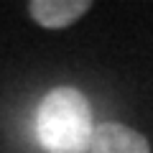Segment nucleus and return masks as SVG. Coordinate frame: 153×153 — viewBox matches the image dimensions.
<instances>
[{
    "label": "nucleus",
    "mask_w": 153,
    "mask_h": 153,
    "mask_svg": "<svg viewBox=\"0 0 153 153\" xmlns=\"http://www.w3.org/2000/svg\"><path fill=\"white\" fill-rule=\"evenodd\" d=\"M89 153H151L146 135L123 123H102L94 128Z\"/></svg>",
    "instance_id": "2"
},
{
    "label": "nucleus",
    "mask_w": 153,
    "mask_h": 153,
    "mask_svg": "<svg viewBox=\"0 0 153 153\" xmlns=\"http://www.w3.org/2000/svg\"><path fill=\"white\" fill-rule=\"evenodd\" d=\"M94 128L89 100L76 87H56L38 105L36 133L49 153H89Z\"/></svg>",
    "instance_id": "1"
},
{
    "label": "nucleus",
    "mask_w": 153,
    "mask_h": 153,
    "mask_svg": "<svg viewBox=\"0 0 153 153\" xmlns=\"http://www.w3.org/2000/svg\"><path fill=\"white\" fill-rule=\"evenodd\" d=\"M89 8H92L89 0H31L28 3L31 18L49 31L69 28L82 16H87Z\"/></svg>",
    "instance_id": "3"
}]
</instances>
